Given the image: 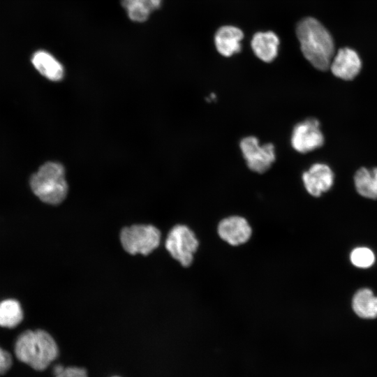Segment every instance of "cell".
Listing matches in <instances>:
<instances>
[{
  "mask_svg": "<svg viewBox=\"0 0 377 377\" xmlns=\"http://www.w3.org/2000/svg\"><path fill=\"white\" fill-rule=\"evenodd\" d=\"M55 377H87V371L84 369L79 367H67Z\"/></svg>",
  "mask_w": 377,
  "mask_h": 377,
  "instance_id": "ffe728a7",
  "label": "cell"
},
{
  "mask_svg": "<svg viewBox=\"0 0 377 377\" xmlns=\"http://www.w3.org/2000/svg\"><path fill=\"white\" fill-rule=\"evenodd\" d=\"M239 148L248 168L255 172H266L275 161L274 145H262L255 136L250 135L242 138L239 142Z\"/></svg>",
  "mask_w": 377,
  "mask_h": 377,
  "instance_id": "8992f818",
  "label": "cell"
},
{
  "mask_svg": "<svg viewBox=\"0 0 377 377\" xmlns=\"http://www.w3.org/2000/svg\"><path fill=\"white\" fill-rule=\"evenodd\" d=\"M350 260L357 267L367 268L374 263L375 256L369 248L357 247L352 251Z\"/></svg>",
  "mask_w": 377,
  "mask_h": 377,
  "instance_id": "ac0fdd59",
  "label": "cell"
},
{
  "mask_svg": "<svg viewBox=\"0 0 377 377\" xmlns=\"http://www.w3.org/2000/svg\"><path fill=\"white\" fill-rule=\"evenodd\" d=\"M31 62L40 74L50 80L59 81L64 77L62 64L47 51H36L32 56Z\"/></svg>",
  "mask_w": 377,
  "mask_h": 377,
  "instance_id": "4fadbf2b",
  "label": "cell"
},
{
  "mask_svg": "<svg viewBox=\"0 0 377 377\" xmlns=\"http://www.w3.org/2000/svg\"><path fill=\"white\" fill-rule=\"evenodd\" d=\"M34 194L43 202L57 205L66 198L68 185L64 167L58 163L43 164L30 179Z\"/></svg>",
  "mask_w": 377,
  "mask_h": 377,
  "instance_id": "3957f363",
  "label": "cell"
},
{
  "mask_svg": "<svg viewBox=\"0 0 377 377\" xmlns=\"http://www.w3.org/2000/svg\"><path fill=\"white\" fill-rule=\"evenodd\" d=\"M23 319V311L20 302L8 299L0 302V326L13 328Z\"/></svg>",
  "mask_w": 377,
  "mask_h": 377,
  "instance_id": "2e32d148",
  "label": "cell"
},
{
  "mask_svg": "<svg viewBox=\"0 0 377 377\" xmlns=\"http://www.w3.org/2000/svg\"><path fill=\"white\" fill-rule=\"evenodd\" d=\"M324 140L320 122L314 118H309L297 123L294 126L290 137L293 148L302 154L320 148Z\"/></svg>",
  "mask_w": 377,
  "mask_h": 377,
  "instance_id": "52a82bcc",
  "label": "cell"
},
{
  "mask_svg": "<svg viewBox=\"0 0 377 377\" xmlns=\"http://www.w3.org/2000/svg\"><path fill=\"white\" fill-rule=\"evenodd\" d=\"M12 364L11 355L0 347V375L6 373L10 369Z\"/></svg>",
  "mask_w": 377,
  "mask_h": 377,
  "instance_id": "d6986e66",
  "label": "cell"
},
{
  "mask_svg": "<svg viewBox=\"0 0 377 377\" xmlns=\"http://www.w3.org/2000/svg\"><path fill=\"white\" fill-rule=\"evenodd\" d=\"M334 179L332 169L327 164L321 163L313 164L302 176L306 191L314 197L320 196L330 190Z\"/></svg>",
  "mask_w": 377,
  "mask_h": 377,
  "instance_id": "ba28073f",
  "label": "cell"
},
{
  "mask_svg": "<svg viewBox=\"0 0 377 377\" xmlns=\"http://www.w3.org/2000/svg\"><path fill=\"white\" fill-rule=\"evenodd\" d=\"M279 38L273 31L256 33L251 41L254 54L264 62H272L277 56Z\"/></svg>",
  "mask_w": 377,
  "mask_h": 377,
  "instance_id": "7c38bea8",
  "label": "cell"
},
{
  "mask_svg": "<svg viewBox=\"0 0 377 377\" xmlns=\"http://www.w3.org/2000/svg\"><path fill=\"white\" fill-rule=\"evenodd\" d=\"M160 240V231L151 225H133L123 228L120 233L123 248L133 255H148L158 246Z\"/></svg>",
  "mask_w": 377,
  "mask_h": 377,
  "instance_id": "277c9868",
  "label": "cell"
},
{
  "mask_svg": "<svg viewBox=\"0 0 377 377\" xmlns=\"http://www.w3.org/2000/svg\"><path fill=\"white\" fill-rule=\"evenodd\" d=\"M151 12L158 9L161 6L162 0H143Z\"/></svg>",
  "mask_w": 377,
  "mask_h": 377,
  "instance_id": "44dd1931",
  "label": "cell"
},
{
  "mask_svg": "<svg viewBox=\"0 0 377 377\" xmlns=\"http://www.w3.org/2000/svg\"><path fill=\"white\" fill-rule=\"evenodd\" d=\"M354 184L360 195L377 199V168H360L355 174Z\"/></svg>",
  "mask_w": 377,
  "mask_h": 377,
  "instance_id": "9a60e30c",
  "label": "cell"
},
{
  "mask_svg": "<svg viewBox=\"0 0 377 377\" xmlns=\"http://www.w3.org/2000/svg\"><path fill=\"white\" fill-rule=\"evenodd\" d=\"M65 368H64L61 365H57L54 368V375H58L59 374H61L64 370Z\"/></svg>",
  "mask_w": 377,
  "mask_h": 377,
  "instance_id": "7402d4cb",
  "label": "cell"
},
{
  "mask_svg": "<svg viewBox=\"0 0 377 377\" xmlns=\"http://www.w3.org/2000/svg\"><path fill=\"white\" fill-rule=\"evenodd\" d=\"M296 34L306 59L319 71L330 68L334 45L330 34L323 25L313 17H306L297 24Z\"/></svg>",
  "mask_w": 377,
  "mask_h": 377,
  "instance_id": "6da1fadb",
  "label": "cell"
},
{
  "mask_svg": "<svg viewBox=\"0 0 377 377\" xmlns=\"http://www.w3.org/2000/svg\"><path fill=\"white\" fill-rule=\"evenodd\" d=\"M361 67L362 62L357 53L350 48L344 47L333 57L330 68L336 77L351 80L360 73Z\"/></svg>",
  "mask_w": 377,
  "mask_h": 377,
  "instance_id": "30bf717a",
  "label": "cell"
},
{
  "mask_svg": "<svg viewBox=\"0 0 377 377\" xmlns=\"http://www.w3.org/2000/svg\"><path fill=\"white\" fill-rule=\"evenodd\" d=\"M244 34L238 27L226 25L220 27L214 36V43L219 53L230 57L240 52Z\"/></svg>",
  "mask_w": 377,
  "mask_h": 377,
  "instance_id": "8fae6325",
  "label": "cell"
},
{
  "mask_svg": "<svg viewBox=\"0 0 377 377\" xmlns=\"http://www.w3.org/2000/svg\"><path fill=\"white\" fill-rule=\"evenodd\" d=\"M199 246L195 233L185 225H177L169 232L165 248L171 256L182 266L188 267Z\"/></svg>",
  "mask_w": 377,
  "mask_h": 377,
  "instance_id": "5b68a950",
  "label": "cell"
},
{
  "mask_svg": "<svg viewBox=\"0 0 377 377\" xmlns=\"http://www.w3.org/2000/svg\"><path fill=\"white\" fill-rule=\"evenodd\" d=\"M14 351L17 360L38 371L45 369L59 353L54 339L43 330L21 333L15 343Z\"/></svg>",
  "mask_w": 377,
  "mask_h": 377,
  "instance_id": "7a4b0ae2",
  "label": "cell"
},
{
  "mask_svg": "<svg viewBox=\"0 0 377 377\" xmlns=\"http://www.w3.org/2000/svg\"><path fill=\"white\" fill-rule=\"evenodd\" d=\"M217 232L221 239L232 246H239L249 241L252 228L246 219L231 216L220 221Z\"/></svg>",
  "mask_w": 377,
  "mask_h": 377,
  "instance_id": "9c48e42d",
  "label": "cell"
},
{
  "mask_svg": "<svg viewBox=\"0 0 377 377\" xmlns=\"http://www.w3.org/2000/svg\"><path fill=\"white\" fill-rule=\"evenodd\" d=\"M352 306L360 318H377V297L370 289L362 288L357 291L353 298Z\"/></svg>",
  "mask_w": 377,
  "mask_h": 377,
  "instance_id": "5bb4252c",
  "label": "cell"
},
{
  "mask_svg": "<svg viewBox=\"0 0 377 377\" xmlns=\"http://www.w3.org/2000/svg\"><path fill=\"white\" fill-rule=\"evenodd\" d=\"M121 3L133 22H144L152 13L143 0H121Z\"/></svg>",
  "mask_w": 377,
  "mask_h": 377,
  "instance_id": "e0dca14e",
  "label": "cell"
}]
</instances>
